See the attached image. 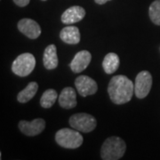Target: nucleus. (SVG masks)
Instances as JSON below:
<instances>
[{
    "label": "nucleus",
    "mask_w": 160,
    "mask_h": 160,
    "mask_svg": "<svg viewBox=\"0 0 160 160\" xmlns=\"http://www.w3.org/2000/svg\"><path fill=\"white\" fill-rule=\"evenodd\" d=\"M55 141L62 148L74 149L79 148L83 143L84 139L78 130L62 128L56 132Z\"/></svg>",
    "instance_id": "3"
},
{
    "label": "nucleus",
    "mask_w": 160,
    "mask_h": 160,
    "mask_svg": "<svg viewBox=\"0 0 160 160\" xmlns=\"http://www.w3.org/2000/svg\"><path fill=\"white\" fill-rule=\"evenodd\" d=\"M18 29L30 39H36L41 35V28L39 24L31 19H22L17 24Z\"/></svg>",
    "instance_id": "9"
},
{
    "label": "nucleus",
    "mask_w": 160,
    "mask_h": 160,
    "mask_svg": "<svg viewBox=\"0 0 160 160\" xmlns=\"http://www.w3.org/2000/svg\"><path fill=\"white\" fill-rule=\"evenodd\" d=\"M42 1H46V0H42Z\"/></svg>",
    "instance_id": "21"
},
{
    "label": "nucleus",
    "mask_w": 160,
    "mask_h": 160,
    "mask_svg": "<svg viewBox=\"0 0 160 160\" xmlns=\"http://www.w3.org/2000/svg\"><path fill=\"white\" fill-rule=\"evenodd\" d=\"M59 104L63 109H73L77 106V93L74 88L65 87L59 96Z\"/></svg>",
    "instance_id": "12"
},
{
    "label": "nucleus",
    "mask_w": 160,
    "mask_h": 160,
    "mask_svg": "<svg viewBox=\"0 0 160 160\" xmlns=\"http://www.w3.org/2000/svg\"><path fill=\"white\" fill-rule=\"evenodd\" d=\"M30 0H13V2L15 3V5H17L20 7H24V6H28Z\"/></svg>",
    "instance_id": "19"
},
{
    "label": "nucleus",
    "mask_w": 160,
    "mask_h": 160,
    "mask_svg": "<svg viewBox=\"0 0 160 160\" xmlns=\"http://www.w3.org/2000/svg\"><path fill=\"white\" fill-rule=\"evenodd\" d=\"M69 125L78 131L90 132L96 128L97 121L93 116L90 114L77 113L69 118Z\"/></svg>",
    "instance_id": "5"
},
{
    "label": "nucleus",
    "mask_w": 160,
    "mask_h": 160,
    "mask_svg": "<svg viewBox=\"0 0 160 160\" xmlns=\"http://www.w3.org/2000/svg\"><path fill=\"white\" fill-rule=\"evenodd\" d=\"M86 15V11L83 7L78 6H71L64 12L62 15V22L64 24L70 25L83 20Z\"/></svg>",
    "instance_id": "11"
},
{
    "label": "nucleus",
    "mask_w": 160,
    "mask_h": 160,
    "mask_svg": "<svg viewBox=\"0 0 160 160\" xmlns=\"http://www.w3.org/2000/svg\"><path fill=\"white\" fill-rule=\"evenodd\" d=\"M102 67L107 74H113L119 67V57L115 52L108 53L102 62Z\"/></svg>",
    "instance_id": "15"
},
{
    "label": "nucleus",
    "mask_w": 160,
    "mask_h": 160,
    "mask_svg": "<svg viewBox=\"0 0 160 160\" xmlns=\"http://www.w3.org/2000/svg\"><path fill=\"white\" fill-rule=\"evenodd\" d=\"M38 89V85L36 82H30L22 91H21L17 95V100L19 102L26 103L29 102L34 97Z\"/></svg>",
    "instance_id": "16"
},
{
    "label": "nucleus",
    "mask_w": 160,
    "mask_h": 160,
    "mask_svg": "<svg viewBox=\"0 0 160 160\" xmlns=\"http://www.w3.org/2000/svg\"><path fill=\"white\" fill-rule=\"evenodd\" d=\"M92 60L91 53L86 50L78 52L71 61L69 67L75 73H80L88 67Z\"/></svg>",
    "instance_id": "10"
},
{
    "label": "nucleus",
    "mask_w": 160,
    "mask_h": 160,
    "mask_svg": "<svg viewBox=\"0 0 160 160\" xmlns=\"http://www.w3.org/2000/svg\"><path fill=\"white\" fill-rule=\"evenodd\" d=\"M152 86V76L147 70L141 71L136 76L134 83V93L139 99L145 98L150 92Z\"/></svg>",
    "instance_id": "6"
},
{
    "label": "nucleus",
    "mask_w": 160,
    "mask_h": 160,
    "mask_svg": "<svg viewBox=\"0 0 160 160\" xmlns=\"http://www.w3.org/2000/svg\"><path fill=\"white\" fill-rule=\"evenodd\" d=\"M75 86L81 96L86 97L94 94L98 90L97 83L87 76H79L75 80Z\"/></svg>",
    "instance_id": "7"
},
{
    "label": "nucleus",
    "mask_w": 160,
    "mask_h": 160,
    "mask_svg": "<svg viewBox=\"0 0 160 160\" xmlns=\"http://www.w3.org/2000/svg\"><path fill=\"white\" fill-rule=\"evenodd\" d=\"M57 98V92L54 89H48L42 94L40 99V105L45 109H49L55 103Z\"/></svg>",
    "instance_id": "17"
},
{
    "label": "nucleus",
    "mask_w": 160,
    "mask_h": 160,
    "mask_svg": "<svg viewBox=\"0 0 160 160\" xmlns=\"http://www.w3.org/2000/svg\"><path fill=\"white\" fill-rule=\"evenodd\" d=\"M60 38L66 44L77 45L80 41L79 29L75 26H67L62 29Z\"/></svg>",
    "instance_id": "13"
},
{
    "label": "nucleus",
    "mask_w": 160,
    "mask_h": 160,
    "mask_svg": "<svg viewBox=\"0 0 160 160\" xmlns=\"http://www.w3.org/2000/svg\"><path fill=\"white\" fill-rule=\"evenodd\" d=\"M43 62L46 69H54L58 66V56L57 49L54 45H49L44 52Z\"/></svg>",
    "instance_id": "14"
},
{
    "label": "nucleus",
    "mask_w": 160,
    "mask_h": 160,
    "mask_svg": "<svg viewBox=\"0 0 160 160\" xmlns=\"http://www.w3.org/2000/svg\"><path fill=\"white\" fill-rule=\"evenodd\" d=\"M36 66V59L34 55L25 52L19 55L12 64V70L15 75L19 77H27L29 76Z\"/></svg>",
    "instance_id": "4"
},
{
    "label": "nucleus",
    "mask_w": 160,
    "mask_h": 160,
    "mask_svg": "<svg viewBox=\"0 0 160 160\" xmlns=\"http://www.w3.org/2000/svg\"><path fill=\"white\" fill-rule=\"evenodd\" d=\"M108 92L111 102L121 105L129 102L134 92V85L124 75L113 77L109 83Z\"/></svg>",
    "instance_id": "1"
},
{
    "label": "nucleus",
    "mask_w": 160,
    "mask_h": 160,
    "mask_svg": "<svg viewBox=\"0 0 160 160\" xmlns=\"http://www.w3.org/2000/svg\"><path fill=\"white\" fill-rule=\"evenodd\" d=\"M94 1H95V3L98 4V5H104L108 1H111V0H94Z\"/></svg>",
    "instance_id": "20"
},
{
    "label": "nucleus",
    "mask_w": 160,
    "mask_h": 160,
    "mask_svg": "<svg viewBox=\"0 0 160 160\" xmlns=\"http://www.w3.org/2000/svg\"><path fill=\"white\" fill-rule=\"evenodd\" d=\"M19 129L28 136H36L41 133L46 128V121L43 118H36L32 121L22 120L19 123Z\"/></svg>",
    "instance_id": "8"
},
{
    "label": "nucleus",
    "mask_w": 160,
    "mask_h": 160,
    "mask_svg": "<svg viewBox=\"0 0 160 160\" xmlns=\"http://www.w3.org/2000/svg\"><path fill=\"white\" fill-rule=\"evenodd\" d=\"M126 145L124 140L117 136L108 138L102 146L101 157L103 160L120 159L126 152Z\"/></svg>",
    "instance_id": "2"
},
{
    "label": "nucleus",
    "mask_w": 160,
    "mask_h": 160,
    "mask_svg": "<svg viewBox=\"0 0 160 160\" xmlns=\"http://www.w3.org/2000/svg\"><path fill=\"white\" fill-rule=\"evenodd\" d=\"M149 15L152 22L160 26V0H155L150 5Z\"/></svg>",
    "instance_id": "18"
}]
</instances>
